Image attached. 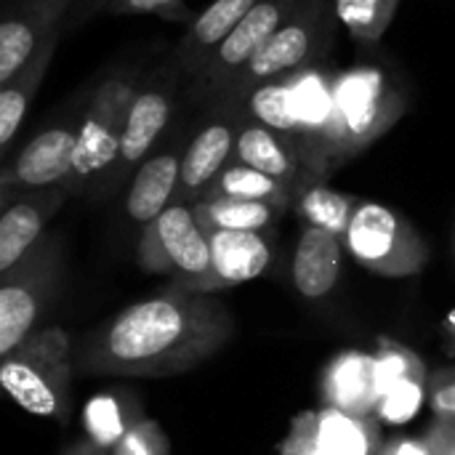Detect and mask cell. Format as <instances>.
<instances>
[{
    "label": "cell",
    "instance_id": "obj_30",
    "mask_svg": "<svg viewBox=\"0 0 455 455\" xmlns=\"http://www.w3.org/2000/svg\"><path fill=\"white\" fill-rule=\"evenodd\" d=\"M109 455H171V443L157 421L139 419L131 429L117 440Z\"/></svg>",
    "mask_w": 455,
    "mask_h": 455
},
{
    "label": "cell",
    "instance_id": "obj_20",
    "mask_svg": "<svg viewBox=\"0 0 455 455\" xmlns=\"http://www.w3.org/2000/svg\"><path fill=\"white\" fill-rule=\"evenodd\" d=\"M341 243L344 237L307 227L293 256V285L304 299H325L341 277Z\"/></svg>",
    "mask_w": 455,
    "mask_h": 455
},
{
    "label": "cell",
    "instance_id": "obj_16",
    "mask_svg": "<svg viewBox=\"0 0 455 455\" xmlns=\"http://www.w3.org/2000/svg\"><path fill=\"white\" fill-rule=\"evenodd\" d=\"M211 243V277L205 293L224 291L256 280L272 261L269 243L261 232H208Z\"/></svg>",
    "mask_w": 455,
    "mask_h": 455
},
{
    "label": "cell",
    "instance_id": "obj_22",
    "mask_svg": "<svg viewBox=\"0 0 455 455\" xmlns=\"http://www.w3.org/2000/svg\"><path fill=\"white\" fill-rule=\"evenodd\" d=\"M237 112L243 117H248V120H256V123L277 131L301 155V131H299V117H296V85H293V75H283V77H275L269 83L256 85L240 101Z\"/></svg>",
    "mask_w": 455,
    "mask_h": 455
},
{
    "label": "cell",
    "instance_id": "obj_35",
    "mask_svg": "<svg viewBox=\"0 0 455 455\" xmlns=\"http://www.w3.org/2000/svg\"><path fill=\"white\" fill-rule=\"evenodd\" d=\"M109 5H112V0H75L69 19H67V32H75V29L91 24L93 19L107 16Z\"/></svg>",
    "mask_w": 455,
    "mask_h": 455
},
{
    "label": "cell",
    "instance_id": "obj_34",
    "mask_svg": "<svg viewBox=\"0 0 455 455\" xmlns=\"http://www.w3.org/2000/svg\"><path fill=\"white\" fill-rule=\"evenodd\" d=\"M424 443L432 455H455V419L435 416V424L424 435Z\"/></svg>",
    "mask_w": 455,
    "mask_h": 455
},
{
    "label": "cell",
    "instance_id": "obj_18",
    "mask_svg": "<svg viewBox=\"0 0 455 455\" xmlns=\"http://www.w3.org/2000/svg\"><path fill=\"white\" fill-rule=\"evenodd\" d=\"M243 117V115H240ZM232 163H243L248 168H256L288 187H296L307 181V171L301 163V155L296 152V147L283 139L277 131L243 117L240 120V133H237V147H235V160Z\"/></svg>",
    "mask_w": 455,
    "mask_h": 455
},
{
    "label": "cell",
    "instance_id": "obj_1",
    "mask_svg": "<svg viewBox=\"0 0 455 455\" xmlns=\"http://www.w3.org/2000/svg\"><path fill=\"white\" fill-rule=\"evenodd\" d=\"M235 333L229 309L205 296L173 288L136 301L83 339L75 368L96 376L165 379L195 371Z\"/></svg>",
    "mask_w": 455,
    "mask_h": 455
},
{
    "label": "cell",
    "instance_id": "obj_3",
    "mask_svg": "<svg viewBox=\"0 0 455 455\" xmlns=\"http://www.w3.org/2000/svg\"><path fill=\"white\" fill-rule=\"evenodd\" d=\"M72 347L61 328H37L0 363V387L29 416L61 421L69 408Z\"/></svg>",
    "mask_w": 455,
    "mask_h": 455
},
{
    "label": "cell",
    "instance_id": "obj_32",
    "mask_svg": "<svg viewBox=\"0 0 455 455\" xmlns=\"http://www.w3.org/2000/svg\"><path fill=\"white\" fill-rule=\"evenodd\" d=\"M125 13H155L165 21H179V19H195L184 0H112L107 16H125Z\"/></svg>",
    "mask_w": 455,
    "mask_h": 455
},
{
    "label": "cell",
    "instance_id": "obj_27",
    "mask_svg": "<svg viewBox=\"0 0 455 455\" xmlns=\"http://www.w3.org/2000/svg\"><path fill=\"white\" fill-rule=\"evenodd\" d=\"M341 27L357 45H379L392 19L397 16L400 0H333Z\"/></svg>",
    "mask_w": 455,
    "mask_h": 455
},
{
    "label": "cell",
    "instance_id": "obj_23",
    "mask_svg": "<svg viewBox=\"0 0 455 455\" xmlns=\"http://www.w3.org/2000/svg\"><path fill=\"white\" fill-rule=\"evenodd\" d=\"M317 440L323 455H376L384 445L379 419H360L336 408L317 411Z\"/></svg>",
    "mask_w": 455,
    "mask_h": 455
},
{
    "label": "cell",
    "instance_id": "obj_33",
    "mask_svg": "<svg viewBox=\"0 0 455 455\" xmlns=\"http://www.w3.org/2000/svg\"><path fill=\"white\" fill-rule=\"evenodd\" d=\"M427 403L435 416L455 419V368L435 371L427 381Z\"/></svg>",
    "mask_w": 455,
    "mask_h": 455
},
{
    "label": "cell",
    "instance_id": "obj_10",
    "mask_svg": "<svg viewBox=\"0 0 455 455\" xmlns=\"http://www.w3.org/2000/svg\"><path fill=\"white\" fill-rule=\"evenodd\" d=\"M181 77H187V75L171 59V61L160 64L157 69H152L149 77H144L139 83V91L133 96V104H131V112H128V120H125L120 155H117V163L112 168L115 179H123L157 144L160 133L171 123Z\"/></svg>",
    "mask_w": 455,
    "mask_h": 455
},
{
    "label": "cell",
    "instance_id": "obj_21",
    "mask_svg": "<svg viewBox=\"0 0 455 455\" xmlns=\"http://www.w3.org/2000/svg\"><path fill=\"white\" fill-rule=\"evenodd\" d=\"M61 40H64V32L45 40L35 51V56L8 83H3V91H0V152L3 155H8L21 123L27 117V109L35 101V96H37L45 75H48V67H51L53 53H56Z\"/></svg>",
    "mask_w": 455,
    "mask_h": 455
},
{
    "label": "cell",
    "instance_id": "obj_7",
    "mask_svg": "<svg viewBox=\"0 0 455 455\" xmlns=\"http://www.w3.org/2000/svg\"><path fill=\"white\" fill-rule=\"evenodd\" d=\"M139 264L147 272L176 277V288L205 293L211 277V243L195 219L192 205L173 203L141 229Z\"/></svg>",
    "mask_w": 455,
    "mask_h": 455
},
{
    "label": "cell",
    "instance_id": "obj_37",
    "mask_svg": "<svg viewBox=\"0 0 455 455\" xmlns=\"http://www.w3.org/2000/svg\"><path fill=\"white\" fill-rule=\"evenodd\" d=\"M451 328H453V331H455V320H451Z\"/></svg>",
    "mask_w": 455,
    "mask_h": 455
},
{
    "label": "cell",
    "instance_id": "obj_2",
    "mask_svg": "<svg viewBox=\"0 0 455 455\" xmlns=\"http://www.w3.org/2000/svg\"><path fill=\"white\" fill-rule=\"evenodd\" d=\"M339 24L341 21L336 16L333 0H301L299 8L280 24V29L240 69L216 107L237 112L240 101L256 85L323 64L333 48Z\"/></svg>",
    "mask_w": 455,
    "mask_h": 455
},
{
    "label": "cell",
    "instance_id": "obj_26",
    "mask_svg": "<svg viewBox=\"0 0 455 455\" xmlns=\"http://www.w3.org/2000/svg\"><path fill=\"white\" fill-rule=\"evenodd\" d=\"M293 187L256 171L248 168L243 163H229L216 181L208 187V192L200 200L208 197H235V200H256V203H269L277 205L280 211H285L288 205H293Z\"/></svg>",
    "mask_w": 455,
    "mask_h": 455
},
{
    "label": "cell",
    "instance_id": "obj_5",
    "mask_svg": "<svg viewBox=\"0 0 455 455\" xmlns=\"http://www.w3.org/2000/svg\"><path fill=\"white\" fill-rule=\"evenodd\" d=\"M139 83L141 80L136 77V72L117 69L91 93L85 112L80 117L75 163L72 176L67 181V192H83L91 181L112 173Z\"/></svg>",
    "mask_w": 455,
    "mask_h": 455
},
{
    "label": "cell",
    "instance_id": "obj_28",
    "mask_svg": "<svg viewBox=\"0 0 455 455\" xmlns=\"http://www.w3.org/2000/svg\"><path fill=\"white\" fill-rule=\"evenodd\" d=\"M376 365H379V381H381V400L384 395L411 379H429L424 363L419 360V355L403 344H395L389 339L379 341V352H376Z\"/></svg>",
    "mask_w": 455,
    "mask_h": 455
},
{
    "label": "cell",
    "instance_id": "obj_19",
    "mask_svg": "<svg viewBox=\"0 0 455 455\" xmlns=\"http://www.w3.org/2000/svg\"><path fill=\"white\" fill-rule=\"evenodd\" d=\"M181 157L184 152L168 147L139 165L125 197V213L141 227L152 224L168 205H173L181 179Z\"/></svg>",
    "mask_w": 455,
    "mask_h": 455
},
{
    "label": "cell",
    "instance_id": "obj_29",
    "mask_svg": "<svg viewBox=\"0 0 455 455\" xmlns=\"http://www.w3.org/2000/svg\"><path fill=\"white\" fill-rule=\"evenodd\" d=\"M427 381L429 379H411V381H403L397 387H392L381 405H379V421H389V424H405L411 421L421 403L427 400Z\"/></svg>",
    "mask_w": 455,
    "mask_h": 455
},
{
    "label": "cell",
    "instance_id": "obj_36",
    "mask_svg": "<svg viewBox=\"0 0 455 455\" xmlns=\"http://www.w3.org/2000/svg\"><path fill=\"white\" fill-rule=\"evenodd\" d=\"M376 455H432V453H429V448H427L424 437H421V440H416V437H395V440L384 443V445H381V451H379Z\"/></svg>",
    "mask_w": 455,
    "mask_h": 455
},
{
    "label": "cell",
    "instance_id": "obj_25",
    "mask_svg": "<svg viewBox=\"0 0 455 455\" xmlns=\"http://www.w3.org/2000/svg\"><path fill=\"white\" fill-rule=\"evenodd\" d=\"M197 224L203 232H264L272 227L275 216L283 211L269 203H256V200H235V197H208L197 200L192 205Z\"/></svg>",
    "mask_w": 455,
    "mask_h": 455
},
{
    "label": "cell",
    "instance_id": "obj_17",
    "mask_svg": "<svg viewBox=\"0 0 455 455\" xmlns=\"http://www.w3.org/2000/svg\"><path fill=\"white\" fill-rule=\"evenodd\" d=\"M261 0H213L189 24L173 48V61L187 77H195L219 43L259 5Z\"/></svg>",
    "mask_w": 455,
    "mask_h": 455
},
{
    "label": "cell",
    "instance_id": "obj_6",
    "mask_svg": "<svg viewBox=\"0 0 455 455\" xmlns=\"http://www.w3.org/2000/svg\"><path fill=\"white\" fill-rule=\"evenodd\" d=\"M344 245L365 269L381 277H411L429 261V248L416 227L397 211L373 200L357 203Z\"/></svg>",
    "mask_w": 455,
    "mask_h": 455
},
{
    "label": "cell",
    "instance_id": "obj_24",
    "mask_svg": "<svg viewBox=\"0 0 455 455\" xmlns=\"http://www.w3.org/2000/svg\"><path fill=\"white\" fill-rule=\"evenodd\" d=\"M357 203H360L357 197H352L347 192H336L323 179H309V181L299 184L296 195H293V205H296L299 216L307 221V227H317V229L333 232L339 237L347 235Z\"/></svg>",
    "mask_w": 455,
    "mask_h": 455
},
{
    "label": "cell",
    "instance_id": "obj_13",
    "mask_svg": "<svg viewBox=\"0 0 455 455\" xmlns=\"http://www.w3.org/2000/svg\"><path fill=\"white\" fill-rule=\"evenodd\" d=\"M219 115L221 117L203 125L184 149L176 203L200 200L208 192V187L216 181V176L235 160L243 117L240 112H229V109H219Z\"/></svg>",
    "mask_w": 455,
    "mask_h": 455
},
{
    "label": "cell",
    "instance_id": "obj_11",
    "mask_svg": "<svg viewBox=\"0 0 455 455\" xmlns=\"http://www.w3.org/2000/svg\"><path fill=\"white\" fill-rule=\"evenodd\" d=\"M77 131H80V120L75 123L69 117L32 136L0 173L3 205H8L13 195L67 187L75 163Z\"/></svg>",
    "mask_w": 455,
    "mask_h": 455
},
{
    "label": "cell",
    "instance_id": "obj_4",
    "mask_svg": "<svg viewBox=\"0 0 455 455\" xmlns=\"http://www.w3.org/2000/svg\"><path fill=\"white\" fill-rule=\"evenodd\" d=\"M336 109L344 163H349L400 123L408 99L387 67L357 61L336 72Z\"/></svg>",
    "mask_w": 455,
    "mask_h": 455
},
{
    "label": "cell",
    "instance_id": "obj_8",
    "mask_svg": "<svg viewBox=\"0 0 455 455\" xmlns=\"http://www.w3.org/2000/svg\"><path fill=\"white\" fill-rule=\"evenodd\" d=\"M59 280V240L43 237L11 272L0 275V357L16 352L43 317Z\"/></svg>",
    "mask_w": 455,
    "mask_h": 455
},
{
    "label": "cell",
    "instance_id": "obj_31",
    "mask_svg": "<svg viewBox=\"0 0 455 455\" xmlns=\"http://www.w3.org/2000/svg\"><path fill=\"white\" fill-rule=\"evenodd\" d=\"M280 455H323L317 440V411L293 416L288 437L280 443Z\"/></svg>",
    "mask_w": 455,
    "mask_h": 455
},
{
    "label": "cell",
    "instance_id": "obj_15",
    "mask_svg": "<svg viewBox=\"0 0 455 455\" xmlns=\"http://www.w3.org/2000/svg\"><path fill=\"white\" fill-rule=\"evenodd\" d=\"M67 187L24 192L0 216V275L11 272L40 240L48 219L64 205Z\"/></svg>",
    "mask_w": 455,
    "mask_h": 455
},
{
    "label": "cell",
    "instance_id": "obj_12",
    "mask_svg": "<svg viewBox=\"0 0 455 455\" xmlns=\"http://www.w3.org/2000/svg\"><path fill=\"white\" fill-rule=\"evenodd\" d=\"M75 0H8L0 19V83H8L53 35H67Z\"/></svg>",
    "mask_w": 455,
    "mask_h": 455
},
{
    "label": "cell",
    "instance_id": "obj_14",
    "mask_svg": "<svg viewBox=\"0 0 455 455\" xmlns=\"http://www.w3.org/2000/svg\"><path fill=\"white\" fill-rule=\"evenodd\" d=\"M320 397L325 408H336L341 413L360 419H376L381 405L376 355L349 349L333 357L323 373Z\"/></svg>",
    "mask_w": 455,
    "mask_h": 455
},
{
    "label": "cell",
    "instance_id": "obj_9",
    "mask_svg": "<svg viewBox=\"0 0 455 455\" xmlns=\"http://www.w3.org/2000/svg\"><path fill=\"white\" fill-rule=\"evenodd\" d=\"M301 0H261L208 56L203 69L192 77L195 96L216 104L240 69L259 53V48L280 29V24L299 8Z\"/></svg>",
    "mask_w": 455,
    "mask_h": 455
}]
</instances>
